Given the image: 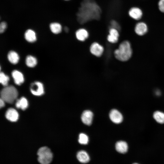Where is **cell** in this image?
<instances>
[{"instance_id":"1","label":"cell","mask_w":164,"mask_h":164,"mask_svg":"<svg viewBox=\"0 0 164 164\" xmlns=\"http://www.w3.org/2000/svg\"><path fill=\"white\" fill-rule=\"evenodd\" d=\"M102 10L95 0H82L76 13L77 21L80 25L84 26L101 18Z\"/></svg>"},{"instance_id":"2","label":"cell","mask_w":164,"mask_h":164,"mask_svg":"<svg viewBox=\"0 0 164 164\" xmlns=\"http://www.w3.org/2000/svg\"><path fill=\"white\" fill-rule=\"evenodd\" d=\"M132 50L130 43L125 40L120 43L118 48L114 51V55L118 60L126 61L131 57Z\"/></svg>"},{"instance_id":"3","label":"cell","mask_w":164,"mask_h":164,"mask_svg":"<svg viewBox=\"0 0 164 164\" xmlns=\"http://www.w3.org/2000/svg\"><path fill=\"white\" fill-rule=\"evenodd\" d=\"M18 96L17 90L13 86H5L1 92V98L5 102L12 103Z\"/></svg>"},{"instance_id":"4","label":"cell","mask_w":164,"mask_h":164,"mask_svg":"<svg viewBox=\"0 0 164 164\" xmlns=\"http://www.w3.org/2000/svg\"><path fill=\"white\" fill-rule=\"evenodd\" d=\"M37 159L41 164H49L53 158V154L48 147L43 146L40 148L37 152Z\"/></svg>"},{"instance_id":"5","label":"cell","mask_w":164,"mask_h":164,"mask_svg":"<svg viewBox=\"0 0 164 164\" xmlns=\"http://www.w3.org/2000/svg\"><path fill=\"white\" fill-rule=\"evenodd\" d=\"M30 89L32 93L35 95L40 96L44 93L43 84L39 82L36 81L32 83Z\"/></svg>"},{"instance_id":"6","label":"cell","mask_w":164,"mask_h":164,"mask_svg":"<svg viewBox=\"0 0 164 164\" xmlns=\"http://www.w3.org/2000/svg\"><path fill=\"white\" fill-rule=\"evenodd\" d=\"M108 33L107 37L108 41L111 43H117L119 36V31L114 28H110L108 29Z\"/></svg>"},{"instance_id":"7","label":"cell","mask_w":164,"mask_h":164,"mask_svg":"<svg viewBox=\"0 0 164 164\" xmlns=\"http://www.w3.org/2000/svg\"><path fill=\"white\" fill-rule=\"evenodd\" d=\"M129 16L135 20L140 19L142 17L143 13L142 10L138 7H134L131 8L128 11Z\"/></svg>"},{"instance_id":"8","label":"cell","mask_w":164,"mask_h":164,"mask_svg":"<svg viewBox=\"0 0 164 164\" xmlns=\"http://www.w3.org/2000/svg\"><path fill=\"white\" fill-rule=\"evenodd\" d=\"M90 51L91 53L95 56L100 57L103 53L104 48L98 43L94 42L91 45Z\"/></svg>"},{"instance_id":"9","label":"cell","mask_w":164,"mask_h":164,"mask_svg":"<svg viewBox=\"0 0 164 164\" xmlns=\"http://www.w3.org/2000/svg\"><path fill=\"white\" fill-rule=\"evenodd\" d=\"M109 117L111 121L115 124L121 123L123 120V116L121 113L116 109H113L109 113Z\"/></svg>"},{"instance_id":"10","label":"cell","mask_w":164,"mask_h":164,"mask_svg":"<svg viewBox=\"0 0 164 164\" xmlns=\"http://www.w3.org/2000/svg\"><path fill=\"white\" fill-rule=\"evenodd\" d=\"M148 30V28L146 24L142 22L137 23L135 27V32L140 36H142L145 34Z\"/></svg>"},{"instance_id":"11","label":"cell","mask_w":164,"mask_h":164,"mask_svg":"<svg viewBox=\"0 0 164 164\" xmlns=\"http://www.w3.org/2000/svg\"><path fill=\"white\" fill-rule=\"evenodd\" d=\"M93 113L90 110H85L83 112L81 116L82 122L85 124L90 125L92 121Z\"/></svg>"},{"instance_id":"12","label":"cell","mask_w":164,"mask_h":164,"mask_svg":"<svg viewBox=\"0 0 164 164\" xmlns=\"http://www.w3.org/2000/svg\"><path fill=\"white\" fill-rule=\"evenodd\" d=\"M89 32L86 29L84 28H79L76 31L75 36L77 39L81 41H84L87 38Z\"/></svg>"},{"instance_id":"13","label":"cell","mask_w":164,"mask_h":164,"mask_svg":"<svg viewBox=\"0 0 164 164\" xmlns=\"http://www.w3.org/2000/svg\"><path fill=\"white\" fill-rule=\"evenodd\" d=\"M5 117L8 120L10 121H15L18 119L19 114L14 109L9 108L6 111Z\"/></svg>"},{"instance_id":"14","label":"cell","mask_w":164,"mask_h":164,"mask_svg":"<svg viewBox=\"0 0 164 164\" xmlns=\"http://www.w3.org/2000/svg\"><path fill=\"white\" fill-rule=\"evenodd\" d=\"M12 76L15 83L18 85H20L24 81V77L22 73L17 70H14L12 72Z\"/></svg>"},{"instance_id":"15","label":"cell","mask_w":164,"mask_h":164,"mask_svg":"<svg viewBox=\"0 0 164 164\" xmlns=\"http://www.w3.org/2000/svg\"><path fill=\"white\" fill-rule=\"evenodd\" d=\"M128 148L127 143L124 141H119L116 143V149L119 153L123 154L126 153L128 151Z\"/></svg>"},{"instance_id":"16","label":"cell","mask_w":164,"mask_h":164,"mask_svg":"<svg viewBox=\"0 0 164 164\" xmlns=\"http://www.w3.org/2000/svg\"><path fill=\"white\" fill-rule=\"evenodd\" d=\"M77 157L78 161L82 163H87L90 161V157L88 153L85 151H79L77 155Z\"/></svg>"},{"instance_id":"17","label":"cell","mask_w":164,"mask_h":164,"mask_svg":"<svg viewBox=\"0 0 164 164\" xmlns=\"http://www.w3.org/2000/svg\"><path fill=\"white\" fill-rule=\"evenodd\" d=\"M25 37L27 41L31 43L33 42L36 40V36L35 32L30 29L26 31L25 33Z\"/></svg>"},{"instance_id":"18","label":"cell","mask_w":164,"mask_h":164,"mask_svg":"<svg viewBox=\"0 0 164 164\" xmlns=\"http://www.w3.org/2000/svg\"><path fill=\"white\" fill-rule=\"evenodd\" d=\"M15 106L17 108H21L24 110L28 106V102L27 99L24 97H22L19 99L17 100L15 103Z\"/></svg>"},{"instance_id":"19","label":"cell","mask_w":164,"mask_h":164,"mask_svg":"<svg viewBox=\"0 0 164 164\" xmlns=\"http://www.w3.org/2000/svg\"><path fill=\"white\" fill-rule=\"evenodd\" d=\"M8 58L10 62L13 64L17 63L19 60L18 54L15 51H13L9 52L8 55Z\"/></svg>"},{"instance_id":"20","label":"cell","mask_w":164,"mask_h":164,"mask_svg":"<svg viewBox=\"0 0 164 164\" xmlns=\"http://www.w3.org/2000/svg\"><path fill=\"white\" fill-rule=\"evenodd\" d=\"M50 27L51 31L54 34H58L62 31V27L61 25L57 22L51 23Z\"/></svg>"},{"instance_id":"21","label":"cell","mask_w":164,"mask_h":164,"mask_svg":"<svg viewBox=\"0 0 164 164\" xmlns=\"http://www.w3.org/2000/svg\"><path fill=\"white\" fill-rule=\"evenodd\" d=\"M153 117L158 123H164V113L161 111H157L153 114Z\"/></svg>"},{"instance_id":"22","label":"cell","mask_w":164,"mask_h":164,"mask_svg":"<svg viewBox=\"0 0 164 164\" xmlns=\"http://www.w3.org/2000/svg\"><path fill=\"white\" fill-rule=\"evenodd\" d=\"M26 65L30 67H34L37 63V61L36 58L30 55L26 57Z\"/></svg>"},{"instance_id":"23","label":"cell","mask_w":164,"mask_h":164,"mask_svg":"<svg viewBox=\"0 0 164 164\" xmlns=\"http://www.w3.org/2000/svg\"><path fill=\"white\" fill-rule=\"evenodd\" d=\"M88 137L85 134L81 133L79 134L78 142L80 144L86 145L88 143Z\"/></svg>"},{"instance_id":"24","label":"cell","mask_w":164,"mask_h":164,"mask_svg":"<svg viewBox=\"0 0 164 164\" xmlns=\"http://www.w3.org/2000/svg\"><path fill=\"white\" fill-rule=\"evenodd\" d=\"M110 28H114L119 31L121 29V26L119 23L115 19H111L109 22L108 29Z\"/></svg>"},{"instance_id":"25","label":"cell","mask_w":164,"mask_h":164,"mask_svg":"<svg viewBox=\"0 0 164 164\" xmlns=\"http://www.w3.org/2000/svg\"><path fill=\"white\" fill-rule=\"evenodd\" d=\"M9 80V77L5 74L3 72H1L0 73V82L3 86H6Z\"/></svg>"},{"instance_id":"26","label":"cell","mask_w":164,"mask_h":164,"mask_svg":"<svg viewBox=\"0 0 164 164\" xmlns=\"http://www.w3.org/2000/svg\"><path fill=\"white\" fill-rule=\"evenodd\" d=\"M158 5L159 10L162 12L164 13V0H159Z\"/></svg>"},{"instance_id":"27","label":"cell","mask_w":164,"mask_h":164,"mask_svg":"<svg viewBox=\"0 0 164 164\" xmlns=\"http://www.w3.org/2000/svg\"><path fill=\"white\" fill-rule=\"evenodd\" d=\"M7 27V24L4 22H2L0 25V32L3 33L5 31Z\"/></svg>"},{"instance_id":"28","label":"cell","mask_w":164,"mask_h":164,"mask_svg":"<svg viewBox=\"0 0 164 164\" xmlns=\"http://www.w3.org/2000/svg\"><path fill=\"white\" fill-rule=\"evenodd\" d=\"M5 101L1 98L0 99V107L2 108L4 107L5 105Z\"/></svg>"},{"instance_id":"29","label":"cell","mask_w":164,"mask_h":164,"mask_svg":"<svg viewBox=\"0 0 164 164\" xmlns=\"http://www.w3.org/2000/svg\"><path fill=\"white\" fill-rule=\"evenodd\" d=\"M64 30L66 32H68L69 31V29L67 26H65L64 28Z\"/></svg>"},{"instance_id":"30","label":"cell","mask_w":164,"mask_h":164,"mask_svg":"<svg viewBox=\"0 0 164 164\" xmlns=\"http://www.w3.org/2000/svg\"><path fill=\"white\" fill-rule=\"evenodd\" d=\"M64 0L66 1H70L71 0Z\"/></svg>"},{"instance_id":"31","label":"cell","mask_w":164,"mask_h":164,"mask_svg":"<svg viewBox=\"0 0 164 164\" xmlns=\"http://www.w3.org/2000/svg\"><path fill=\"white\" fill-rule=\"evenodd\" d=\"M133 164H138L137 163H133Z\"/></svg>"}]
</instances>
